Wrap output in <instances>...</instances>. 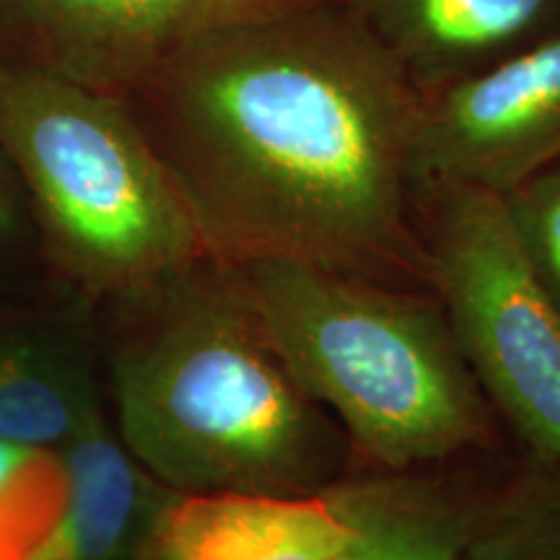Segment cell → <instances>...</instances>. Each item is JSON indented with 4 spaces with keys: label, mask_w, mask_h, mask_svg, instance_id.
Returning a JSON list of instances; mask_svg holds the SVG:
<instances>
[{
    "label": "cell",
    "mask_w": 560,
    "mask_h": 560,
    "mask_svg": "<svg viewBox=\"0 0 560 560\" xmlns=\"http://www.w3.org/2000/svg\"><path fill=\"white\" fill-rule=\"evenodd\" d=\"M208 255L431 291L420 91L335 0L223 26L122 96Z\"/></svg>",
    "instance_id": "6da1fadb"
},
{
    "label": "cell",
    "mask_w": 560,
    "mask_h": 560,
    "mask_svg": "<svg viewBox=\"0 0 560 560\" xmlns=\"http://www.w3.org/2000/svg\"><path fill=\"white\" fill-rule=\"evenodd\" d=\"M94 319L112 423L174 493L312 499L353 462L270 340L240 265L202 255L102 301Z\"/></svg>",
    "instance_id": "7a4b0ae2"
},
{
    "label": "cell",
    "mask_w": 560,
    "mask_h": 560,
    "mask_svg": "<svg viewBox=\"0 0 560 560\" xmlns=\"http://www.w3.org/2000/svg\"><path fill=\"white\" fill-rule=\"evenodd\" d=\"M240 268L278 353L355 462L410 470L506 452L436 293L293 262Z\"/></svg>",
    "instance_id": "3957f363"
},
{
    "label": "cell",
    "mask_w": 560,
    "mask_h": 560,
    "mask_svg": "<svg viewBox=\"0 0 560 560\" xmlns=\"http://www.w3.org/2000/svg\"><path fill=\"white\" fill-rule=\"evenodd\" d=\"M0 151L30 202L47 278L91 310L208 255L120 96L0 60Z\"/></svg>",
    "instance_id": "277c9868"
},
{
    "label": "cell",
    "mask_w": 560,
    "mask_h": 560,
    "mask_svg": "<svg viewBox=\"0 0 560 560\" xmlns=\"http://www.w3.org/2000/svg\"><path fill=\"white\" fill-rule=\"evenodd\" d=\"M431 291L516 446L560 465V312L545 296L501 195L420 192Z\"/></svg>",
    "instance_id": "5b68a950"
},
{
    "label": "cell",
    "mask_w": 560,
    "mask_h": 560,
    "mask_svg": "<svg viewBox=\"0 0 560 560\" xmlns=\"http://www.w3.org/2000/svg\"><path fill=\"white\" fill-rule=\"evenodd\" d=\"M420 100V192L506 198L560 161V30Z\"/></svg>",
    "instance_id": "8992f818"
},
{
    "label": "cell",
    "mask_w": 560,
    "mask_h": 560,
    "mask_svg": "<svg viewBox=\"0 0 560 560\" xmlns=\"http://www.w3.org/2000/svg\"><path fill=\"white\" fill-rule=\"evenodd\" d=\"M304 3L314 0H0V60L122 100L179 47Z\"/></svg>",
    "instance_id": "52a82bcc"
},
{
    "label": "cell",
    "mask_w": 560,
    "mask_h": 560,
    "mask_svg": "<svg viewBox=\"0 0 560 560\" xmlns=\"http://www.w3.org/2000/svg\"><path fill=\"white\" fill-rule=\"evenodd\" d=\"M107 408L94 310L0 293V439L60 452Z\"/></svg>",
    "instance_id": "ba28073f"
},
{
    "label": "cell",
    "mask_w": 560,
    "mask_h": 560,
    "mask_svg": "<svg viewBox=\"0 0 560 560\" xmlns=\"http://www.w3.org/2000/svg\"><path fill=\"white\" fill-rule=\"evenodd\" d=\"M509 459L501 452L410 470L353 459L322 493L350 532L332 560H465Z\"/></svg>",
    "instance_id": "9c48e42d"
},
{
    "label": "cell",
    "mask_w": 560,
    "mask_h": 560,
    "mask_svg": "<svg viewBox=\"0 0 560 560\" xmlns=\"http://www.w3.org/2000/svg\"><path fill=\"white\" fill-rule=\"evenodd\" d=\"M420 96L560 30V0H335Z\"/></svg>",
    "instance_id": "30bf717a"
},
{
    "label": "cell",
    "mask_w": 560,
    "mask_h": 560,
    "mask_svg": "<svg viewBox=\"0 0 560 560\" xmlns=\"http://www.w3.org/2000/svg\"><path fill=\"white\" fill-rule=\"evenodd\" d=\"M60 457L66 509L26 560H143L159 516L177 493L140 467L109 408L96 410Z\"/></svg>",
    "instance_id": "8fae6325"
},
{
    "label": "cell",
    "mask_w": 560,
    "mask_h": 560,
    "mask_svg": "<svg viewBox=\"0 0 560 560\" xmlns=\"http://www.w3.org/2000/svg\"><path fill=\"white\" fill-rule=\"evenodd\" d=\"M348 535L325 495L177 493L159 516L143 560H332Z\"/></svg>",
    "instance_id": "7c38bea8"
},
{
    "label": "cell",
    "mask_w": 560,
    "mask_h": 560,
    "mask_svg": "<svg viewBox=\"0 0 560 560\" xmlns=\"http://www.w3.org/2000/svg\"><path fill=\"white\" fill-rule=\"evenodd\" d=\"M465 560H560V465L516 446Z\"/></svg>",
    "instance_id": "4fadbf2b"
},
{
    "label": "cell",
    "mask_w": 560,
    "mask_h": 560,
    "mask_svg": "<svg viewBox=\"0 0 560 560\" xmlns=\"http://www.w3.org/2000/svg\"><path fill=\"white\" fill-rule=\"evenodd\" d=\"M68 475L60 452L0 439V560H26L60 520Z\"/></svg>",
    "instance_id": "5bb4252c"
},
{
    "label": "cell",
    "mask_w": 560,
    "mask_h": 560,
    "mask_svg": "<svg viewBox=\"0 0 560 560\" xmlns=\"http://www.w3.org/2000/svg\"><path fill=\"white\" fill-rule=\"evenodd\" d=\"M503 200L532 276L560 312V161Z\"/></svg>",
    "instance_id": "9a60e30c"
},
{
    "label": "cell",
    "mask_w": 560,
    "mask_h": 560,
    "mask_svg": "<svg viewBox=\"0 0 560 560\" xmlns=\"http://www.w3.org/2000/svg\"><path fill=\"white\" fill-rule=\"evenodd\" d=\"M0 293H16V296L60 293L42 265L30 202L3 151H0Z\"/></svg>",
    "instance_id": "2e32d148"
}]
</instances>
